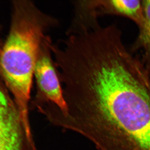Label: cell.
Instances as JSON below:
<instances>
[{
  "instance_id": "obj_1",
  "label": "cell",
  "mask_w": 150,
  "mask_h": 150,
  "mask_svg": "<svg viewBox=\"0 0 150 150\" xmlns=\"http://www.w3.org/2000/svg\"><path fill=\"white\" fill-rule=\"evenodd\" d=\"M64 129L98 150H150V75L129 51L93 57L73 79L66 95Z\"/></svg>"
},
{
  "instance_id": "obj_2",
  "label": "cell",
  "mask_w": 150,
  "mask_h": 150,
  "mask_svg": "<svg viewBox=\"0 0 150 150\" xmlns=\"http://www.w3.org/2000/svg\"><path fill=\"white\" fill-rule=\"evenodd\" d=\"M58 24L57 19L31 1L12 3L9 30L0 54V71L25 125L30 123V94L40 45L47 31Z\"/></svg>"
},
{
  "instance_id": "obj_3",
  "label": "cell",
  "mask_w": 150,
  "mask_h": 150,
  "mask_svg": "<svg viewBox=\"0 0 150 150\" xmlns=\"http://www.w3.org/2000/svg\"><path fill=\"white\" fill-rule=\"evenodd\" d=\"M52 39L46 35L40 45L33 73L36 93L31 101L33 109L46 103L56 105L63 113L67 111V103L59 72L52 51Z\"/></svg>"
},
{
  "instance_id": "obj_4",
  "label": "cell",
  "mask_w": 150,
  "mask_h": 150,
  "mask_svg": "<svg viewBox=\"0 0 150 150\" xmlns=\"http://www.w3.org/2000/svg\"><path fill=\"white\" fill-rule=\"evenodd\" d=\"M92 5L98 16L105 14L117 15L132 20L141 27L144 21L142 1L127 0H96Z\"/></svg>"
},
{
  "instance_id": "obj_5",
  "label": "cell",
  "mask_w": 150,
  "mask_h": 150,
  "mask_svg": "<svg viewBox=\"0 0 150 150\" xmlns=\"http://www.w3.org/2000/svg\"><path fill=\"white\" fill-rule=\"evenodd\" d=\"M142 1L144 21L139 28V34L135 43V49H142L144 51L145 67L150 69V0Z\"/></svg>"
},
{
  "instance_id": "obj_6",
  "label": "cell",
  "mask_w": 150,
  "mask_h": 150,
  "mask_svg": "<svg viewBox=\"0 0 150 150\" xmlns=\"http://www.w3.org/2000/svg\"><path fill=\"white\" fill-rule=\"evenodd\" d=\"M8 90L0 74V127L11 121L18 112L16 104L11 99Z\"/></svg>"
},
{
  "instance_id": "obj_7",
  "label": "cell",
  "mask_w": 150,
  "mask_h": 150,
  "mask_svg": "<svg viewBox=\"0 0 150 150\" xmlns=\"http://www.w3.org/2000/svg\"><path fill=\"white\" fill-rule=\"evenodd\" d=\"M0 150H33L24 140L13 136H0Z\"/></svg>"
},
{
  "instance_id": "obj_8",
  "label": "cell",
  "mask_w": 150,
  "mask_h": 150,
  "mask_svg": "<svg viewBox=\"0 0 150 150\" xmlns=\"http://www.w3.org/2000/svg\"></svg>"
}]
</instances>
